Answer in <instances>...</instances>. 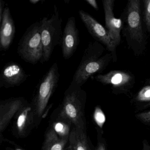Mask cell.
Wrapping results in <instances>:
<instances>
[{
  "label": "cell",
  "mask_w": 150,
  "mask_h": 150,
  "mask_svg": "<svg viewBox=\"0 0 150 150\" xmlns=\"http://www.w3.org/2000/svg\"><path fill=\"white\" fill-rule=\"evenodd\" d=\"M105 50L103 45L97 41L89 43L74 74L71 86L81 88L90 77L106 69L113 58L110 53L102 56Z\"/></svg>",
  "instance_id": "1"
},
{
  "label": "cell",
  "mask_w": 150,
  "mask_h": 150,
  "mask_svg": "<svg viewBox=\"0 0 150 150\" xmlns=\"http://www.w3.org/2000/svg\"><path fill=\"white\" fill-rule=\"evenodd\" d=\"M122 21L128 45L135 54H142L145 50L146 39L142 26L140 0L128 1Z\"/></svg>",
  "instance_id": "2"
},
{
  "label": "cell",
  "mask_w": 150,
  "mask_h": 150,
  "mask_svg": "<svg viewBox=\"0 0 150 150\" xmlns=\"http://www.w3.org/2000/svg\"><path fill=\"white\" fill-rule=\"evenodd\" d=\"M40 28L43 48L41 63L50 60L55 48L61 44L63 32L62 19L57 7L54 6V12L50 18L45 17L40 21Z\"/></svg>",
  "instance_id": "3"
},
{
  "label": "cell",
  "mask_w": 150,
  "mask_h": 150,
  "mask_svg": "<svg viewBox=\"0 0 150 150\" xmlns=\"http://www.w3.org/2000/svg\"><path fill=\"white\" fill-rule=\"evenodd\" d=\"M40 26L39 21L31 24L21 38L17 48L20 57L32 64L41 62L43 56Z\"/></svg>",
  "instance_id": "4"
},
{
  "label": "cell",
  "mask_w": 150,
  "mask_h": 150,
  "mask_svg": "<svg viewBox=\"0 0 150 150\" xmlns=\"http://www.w3.org/2000/svg\"><path fill=\"white\" fill-rule=\"evenodd\" d=\"M86 97L85 91L81 88L70 85L65 93L60 117L72 123L75 127L84 130L82 106Z\"/></svg>",
  "instance_id": "5"
},
{
  "label": "cell",
  "mask_w": 150,
  "mask_h": 150,
  "mask_svg": "<svg viewBox=\"0 0 150 150\" xmlns=\"http://www.w3.org/2000/svg\"><path fill=\"white\" fill-rule=\"evenodd\" d=\"M59 78L58 66L57 63H55L39 82L34 99L35 112L38 117L44 111L51 96L57 87Z\"/></svg>",
  "instance_id": "6"
},
{
  "label": "cell",
  "mask_w": 150,
  "mask_h": 150,
  "mask_svg": "<svg viewBox=\"0 0 150 150\" xmlns=\"http://www.w3.org/2000/svg\"><path fill=\"white\" fill-rule=\"evenodd\" d=\"M81 20L84 23L88 32L97 42L106 47V50L112 55L113 60H117V46L106 28L99 23L89 13L81 9L79 11Z\"/></svg>",
  "instance_id": "7"
},
{
  "label": "cell",
  "mask_w": 150,
  "mask_h": 150,
  "mask_svg": "<svg viewBox=\"0 0 150 150\" xmlns=\"http://www.w3.org/2000/svg\"><path fill=\"white\" fill-rule=\"evenodd\" d=\"M79 30L76 26L75 17H69L63 32L60 45L62 55L68 60L74 55L79 44Z\"/></svg>",
  "instance_id": "8"
},
{
  "label": "cell",
  "mask_w": 150,
  "mask_h": 150,
  "mask_svg": "<svg viewBox=\"0 0 150 150\" xmlns=\"http://www.w3.org/2000/svg\"><path fill=\"white\" fill-rule=\"evenodd\" d=\"M95 79L103 85H109L113 88L121 90H125L135 83V77L131 73L121 70H114L105 74H99Z\"/></svg>",
  "instance_id": "9"
},
{
  "label": "cell",
  "mask_w": 150,
  "mask_h": 150,
  "mask_svg": "<svg viewBox=\"0 0 150 150\" xmlns=\"http://www.w3.org/2000/svg\"><path fill=\"white\" fill-rule=\"evenodd\" d=\"M29 76L20 64L9 62L1 70L0 74V86L6 88L18 86L24 83Z\"/></svg>",
  "instance_id": "10"
},
{
  "label": "cell",
  "mask_w": 150,
  "mask_h": 150,
  "mask_svg": "<svg viewBox=\"0 0 150 150\" xmlns=\"http://www.w3.org/2000/svg\"><path fill=\"white\" fill-rule=\"evenodd\" d=\"M115 1V0H103L102 4L105 16V28L117 46L121 43L123 22L122 19L115 17L114 13Z\"/></svg>",
  "instance_id": "11"
},
{
  "label": "cell",
  "mask_w": 150,
  "mask_h": 150,
  "mask_svg": "<svg viewBox=\"0 0 150 150\" xmlns=\"http://www.w3.org/2000/svg\"><path fill=\"white\" fill-rule=\"evenodd\" d=\"M0 23V51H6L12 45L16 33L15 24L8 7H5Z\"/></svg>",
  "instance_id": "12"
},
{
  "label": "cell",
  "mask_w": 150,
  "mask_h": 150,
  "mask_svg": "<svg viewBox=\"0 0 150 150\" xmlns=\"http://www.w3.org/2000/svg\"><path fill=\"white\" fill-rule=\"evenodd\" d=\"M23 100L14 98L4 101L0 107V129H4L15 113L23 106Z\"/></svg>",
  "instance_id": "13"
},
{
  "label": "cell",
  "mask_w": 150,
  "mask_h": 150,
  "mask_svg": "<svg viewBox=\"0 0 150 150\" xmlns=\"http://www.w3.org/2000/svg\"><path fill=\"white\" fill-rule=\"evenodd\" d=\"M69 150H90L84 130L74 128L69 137Z\"/></svg>",
  "instance_id": "14"
},
{
  "label": "cell",
  "mask_w": 150,
  "mask_h": 150,
  "mask_svg": "<svg viewBox=\"0 0 150 150\" xmlns=\"http://www.w3.org/2000/svg\"><path fill=\"white\" fill-rule=\"evenodd\" d=\"M68 139L59 137L54 130H50L46 134L42 150H64Z\"/></svg>",
  "instance_id": "15"
},
{
  "label": "cell",
  "mask_w": 150,
  "mask_h": 150,
  "mask_svg": "<svg viewBox=\"0 0 150 150\" xmlns=\"http://www.w3.org/2000/svg\"><path fill=\"white\" fill-rule=\"evenodd\" d=\"M53 130L61 137L69 138L70 128L65 123L63 122L56 123L54 125Z\"/></svg>",
  "instance_id": "16"
},
{
  "label": "cell",
  "mask_w": 150,
  "mask_h": 150,
  "mask_svg": "<svg viewBox=\"0 0 150 150\" xmlns=\"http://www.w3.org/2000/svg\"><path fill=\"white\" fill-rule=\"evenodd\" d=\"M31 108L30 107H28L24 109L21 115L18 117L17 121V126L19 132H21L25 129L26 124L28 119L29 112L30 111Z\"/></svg>",
  "instance_id": "17"
},
{
  "label": "cell",
  "mask_w": 150,
  "mask_h": 150,
  "mask_svg": "<svg viewBox=\"0 0 150 150\" xmlns=\"http://www.w3.org/2000/svg\"><path fill=\"white\" fill-rule=\"evenodd\" d=\"M144 20L147 32L150 34V0H144Z\"/></svg>",
  "instance_id": "18"
},
{
  "label": "cell",
  "mask_w": 150,
  "mask_h": 150,
  "mask_svg": "<svg viewBox=\"0 0 150 150\" xmlns=\"http://www.w3.org/2000/svg\"><path fill=\"white\" fill-rule=\"evenodd\" d=\"M136 100L140 102L150 101V85L144 87L139 91Z\"/></svg>",
  "instance_id": "19"
},
{
  "label": "cell",
  "mask_w": 150,
  "mask_h": 150,
  "mask_svg": "<svg viewBox=\"0 0 150 150\" xmlns=\"http://www.w3.org/2000/svg\"><path fill=\"white\" fill-rule=\"evenodd\" d=\"M94 118L97 125L102 128L106 121V117L104 113L99 107H96L94 114Z\"/></svg>",
  "instance_id": "20"
},
{
  "label": "cell",
  "mask_w": 150,
  "mask_h": 150,
  "mask_svg": "<svg viewBox=\"0 0 150 150\" xmlns=\"http://www.w3.org/2000/svg\"><path fill=\"white\" fill-rule=\"evenodd\" d=\"M137 117L143 122L146 123L150 122V111L142 112L137 115Z\"/></svg>",
  "instance_id": "21"
},
{
  "label": "cell",
  "mask_w": 150,
  "mask_h": 150,
  "mask_svg": "<svg viewBox=\"0 0 150 150\" xmlns=\"http://www.w3.org/2000/svg\"><path fill=\"white\" fill-rule=\"evenodd\" d=\"M85 1L95 10L97 11L99 9L98 4L96 0H85Z\"/></svg>",
  "instance_id": "22"
},
{
  "label": "cell",
  "mask_w": 150,
  "mask_h": 150,
  "mask_svg": "<svg viewBox=\"0 0 150 150\" xmlns=\"http://www.w3.org/2000/svg\"><path fill=\"white\" fill-rule=\"evenodd\" d=\"M5 1L2 0H0V22H1L2 20V16H3V13L5 10Z\"/></svg>",
  "instance_id": "23"
},
{
  "label": "cell",
  "mask_w": 150,
  "mask_h": 150,
  "mask_svg": "<svg viewBox=\"0 0 150 150\" xmlns=\"http://www.w3.org/2000/svg\"><path fill=\"white\" fill-rule=\"evenodd\" d=\"M97 150H105V146L102 143L100 144L99 146H98Z\"/></svg>",
  "instance_id": "24"
},
{
  "label": "cell",
  "mask_w": 150,
  "mask_h": 150,
  "mask_svg": "<svg viewBox=\"0 0 150 150\" xmlns=\"http://www.w3.org/2000/svg\"><path fill=\"white\" fill-rule=\"evenodd\" d=\"M29 1L31 4L35 5L39 3V2H41L42 1L41 0H30Z\"/></svg>",
  "instance_id": "25"
},
{
  "label": "cell",
  "mask_w": 150,
  "mask_h": 150,
  "mask_svg": "<svg viewBox=\"0 0 150 150\" xmlns=\"http://www.w3.org/2000/svg\"><path fill=\"white\" fill-rule=\"evenodd\" d=\"M148 83H149V85H150V79H149V80L148 81ZM148 105H150V102L149 103V104H148Z\"/></svg>",
  "instance_id": "26"
},
{
  "label": "cell",
  "mask_w": 150,
  "mask_h": 150,
  "mask_svg": "<svg viewBox=\"0 0 150 150\" xmlns=\"http://www.w3.org/2000/svg\"><path fill=\"white\" fill-rule=\"evenodd\" d=\"M16 150H22V149H16Z\"/></svg>",
  "instance_id": "27"
}]
</instances>
